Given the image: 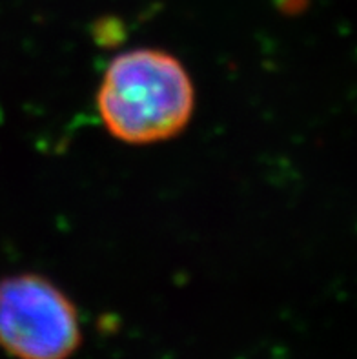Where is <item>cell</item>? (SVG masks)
Segmentation results:
<instances>
[{"instance_id": "6da1fadb", "label": "cell", "mask_w": 357, "mask_h": 359, "mask_svg": "<svg viewBox=\"0 0 357 359\" xmlns=\"http://www.w3.org/2000/svg\"><path fill=\"white\" fill-rule=\"evenodd\" d=\"M194 106V82L181 60L151 48L117 55L97 93L106 130L128 144H151L179 135L190 123Z\"/></svg>"}, {"instance_id": "7a4b0ae2", "label": "cell", "mask_w": 357, "mask_h": 359, "mask_svg": "<svg viewBox=\"0 0 357 359\" xmlns=\"http://www.w3.org/2000/svg\"><path fill=\"white\" fill-rule=\"evenodd\" d=\"M77 306L39 273L0 279V346L15 359H69L81 346Z\"/></svg>"}, {"instance_id": "3957f363", "label": "cell", "mask_w": 357, "mask_h": 359, "mask_svg": "<svg viewBox=\"0 0 357 359\" xmlns=\"http://www.w3.org/2000/svg\"><path fill=\"white\" fill-rule=\"evenodd\" d=\"M95 39L100 44H115L121 41L122 36V24L117 18H105L95 24Z\"/></svg>"}, {"instance_id": "277c9868", "label": "cell", "mask_w": 357, "mask_h": 359, "mask_svg": "<svg viewBox=\"0 0 357 359\" xmlns=\"http://www.w3.org/2000/svg\"><path fill=\"white\" fill-rule=\"evenodd\" d=\"M274 2L285 15H297L303 13L304 9L308 8L310 0H274Z\"/></svg>"}]
</instances>
